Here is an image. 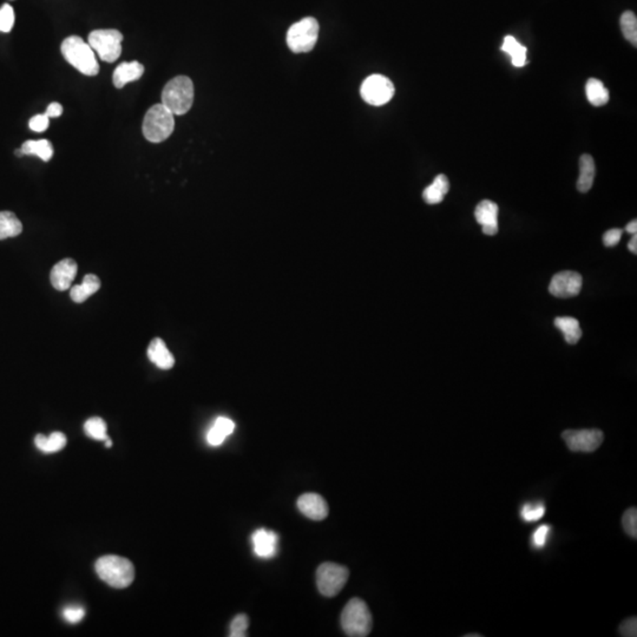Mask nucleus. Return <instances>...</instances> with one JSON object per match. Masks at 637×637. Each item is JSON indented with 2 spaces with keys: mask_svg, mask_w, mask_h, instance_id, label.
<instances>
[{
  "mask_svg": "<svg viewBox=\"0 0 637 637\" xmlns=\"http://www.w3.org/2000/svg\"><path fill=\"white\" fill-rule=\"evenodd\" d=\"M95 569L99 578L112 588H127L135 578L134 564L121 556L107 555L101 557L96 562Z\"/></svg>",
  "mask_w": 637,
  "mask_h": 637,
  "instance_id": "1",
  "label": "nucleus"
},
{
  "mask_svg": "<svg viewBox=\"0 0 637 637\" xmlns=\"http://www.w3.org/2000/svg\"><path fill=\"white\" fill-rule=\"evenodd\" d=\"M194 84L187 76H178L169 81L162 92V104L175 116L185 115L193 107Z\"/></svg>",
  "mask_w": 637,
  "mask_h": 637,
  "instance_id": "2",
  "label": "nucleus"
},
{
  "mask_svg": "<svg viewBox=\"0 0 637 637\" xmlns=\"http://www.w3.org/2000/svg\"><path fill=\"white\" fill-rule=\"evenodd\" d=\"M61 50L66 62L76 67L79 72L85 76H96L98 74L99 65L96 59L95 51L82 38L77 36L66 38L62 43Z\"/></svg>",
  "mask_w": 637,
  "mask_h": 637,
  "instance_id": "3",
  "label": "nucleus"
},
{
  "mask_svg": "<svg viewBox=\"0 0 637 637\" xmlns=\"http://www.w3.org/2000/svg\"><path fill=\"white\" fill-rule=\"evenodd\" d=\"M373 625V618L366 602L360 598H352L345 605L342 613V627L344 633L351 637L368 636Z\"/></svg>",
  "mask_w": 637,
  "mask_h": 637,
  "instance_id": "4",
  "label": "nucleus"
},
{
  "mask_svg": "<svg viewBox=\"0 0 637 637\" xmlns=\"http://www.w3.org/2000/svg\"><path fill=\"white\" fill-rule=\"evenodd\" d=\"M143 135L152 143H160L173 134L175 115L163 104H156L149 109L143 121Z\"/></svg>",
  "mask_w": 637,
  "mask_h": 637,
  "instance_id": "5",
  "label": "nucleus"
},
{
  "mask_svg": "<svg viewBox=\"0 0 637 637\" xmlns=\"http://www.w3.org/2000/svg\"><path fill=\"white\" fill-rule=\"evenodd\" d=\"M319 23L312 17L304 18L291 26L287 32V45L294 54L309 52L314 49L319 37Z\"/></svg>",
  "mask_w": 637,
  "mask_h": 637,
  "instance_id": "6",
  "label": "nucleus"
},
{
  "mask_svg": "<svg viewBox=\"0 0 637 637\" xmlns=\"http://www.w3.org/2000/svg\"><path fill=\"white\" fill-rule=\"evenodd\" d=\"M123 34L118 30H95L89 34V45L99 58L107 63H114L122 54Z\"/></svg>",
  "mask_w": 637,
  "mask_h": 637,
  "instance_id": "7",
  "label": "nucleus"
},
{
  "mask_svg": "<svg viewBox=\"0 0 637 637\" xmlns=\"http://www.w3.org/2000/svg\"><path fill=\"white\" fill-rule=\"evenodd\" d=\"M348 575V569L340 564H321L317 570V589L324 596H337L347 583Z\"/></svg>",
  "mask_w": 637,
  "mask_h": 637,
  "instance_id": "8",
  "label": "nucleus"
},
{
  "mask_svg": "<svg viewBox=\"0 0 637 637\" xmlns=\"http://www.w3.org/2000/svg\"><path fill=\"white\" fill-rule=\"evenodd\" d=\"M395 85L390 79L382 74H372L362 83L360 95L366 103L382 107L388 103L395 96Z\"/></svg>",
  "mask_w": 637,
  "mask_h": 637,
  "instance_id": "9",
  "label": "nucleus"
},
{
  "mask_svg": "<svg viewBox=\"0 0 637 637\" xmlns=\"http://www.w3.org/2000/svg\"><path fill=\"white\" fill-rule=\"evenodd\" d=\"M567 448L572 452L590 453L600 448L605 435L601 430H567L562 433Z\"/></svg>",
  "mask_w": 637,
  "mask_h": 637,
  "instance_id": "10",
  "label": "nucleus"
},
{
  "mask_svg": "<svg viewBox=\"0 0 637 637\" xmlns=\"http://www.w3.org/2000/svg\"><path fill=\"white\" fill-rule=\"evenodd\" d=\"M583 284V278L572 271H561L554 275L549 286V292L559 299H569L578 295Z\"/></svg>",
  "mask_w": 637,
  "mask_h": 637,
  "instance_id": "11",
  "label": "nucleus"
},
{
  "mask_svg": "<svg viewBox=\"0 0 637 637\" xmlns=\"http://www.w3.org/2000/svg\"><path fill=\"white\" fill-rule=\"evenodd\" d=\"M77 263L72 259H64L51 269V284L57 291H67L77 275Z\"/></svg>",
  "mask_w": 637,
  "mask_h": 637,
  "instance_id": "12",
  "label": "nucleus"
},
{
  "mask_svg": "<svg viewBox=\"0 0 637 637\" xmlns=\"http://www.w3.org/2000/svg\"><path fill=\"white\" fill-rule=\"evenodd\" d=\"M297 508L306 517L313 521H322L329 514L325 498L317 494H304L297 499Z\"/></svg>",
  "mask_w": 637,
  "mask_h": 637,
  "instance_id": "13",
  "label": "nucleus"
},
{
  "mask_svg": "<svg viewBox=\"0 0 637 637\" xmlns=\"http://www.w3.org/2000/svg\"><path fill=\"white\" fill-rule=\"evenodd\" d=\"M498 206L494 202L484 200L478 205L474 210V216L477 222L483 228V233L489 236H494L498 233Z\"/></svg>",
  "mask_w": 637,
  "mask_h": 637,
  "instance_id": "14",
  "label": "nucleus"
},
{
  "mask_svg": "<svg viewBox=\"0 0 637 637\" xmlns=\"http://www.w3.org/2000/svg\"><path fill=\"white\" fill-rule=\"evenodd\" d=\"M251 542H253L254 554L258 557L269 558V557L275 556L279 539L274 531L258 529L254 534H251Z\"/></svg>",
  "mask_w": 637,
  "mask_h": 637,
  "instance_id": "15",
  "label": "nucleus"
},
{
  "mask_svg": "<svg viewBox=\"0 0 637 637\" xmlns=\"http://www.w3.org/2000/svg\"><path fill=\"white\" fill-rule=\"evenodd\" d=\"M148 358L160 370H170L175 365V358L173 354L168 350L165 342L160 337H155L150 342L148 347Z\"/></svg>",
  "mask_w": 637,
  "mask_h": 637,
  "instance_id": "16",
  "label": "nucleus"
},
{
  "mask_svg": "<svg viewBox=\"0 0 637 637\" xmlns=\"http://www.w3.org/2000/svg\"><path fill=\"white\" fill-rule=\"evenodd\" d=\"M144 74V66L138 62H124L116 67L112 81L117 89L125 87L127 83L135 82Z\"/></svg>",
  "mask_w": 637,
  "mask_h": 637,
  "instance_id": "17",
  "label": "nucleus"
},
{
  "mask_svg": "<svg viewBox=\"0 0 637 637\" xmlns=\"http://www.w3.org/2000/svg\"><path fill=\"white\" fill-rule=\"evenodd\" d=\"M99 288H101V280H99L98 276L95 275V274H87L83 279L82 284H77V286L71 287V299L74 302L81 304V302H84V301L87 300V297L94 295L97 291H99Z\"/></svg>",
  "mask_w": 637,
  "mask_h": 637,
  "instance_id": "18",
  "label": "nucleus"
},
{
  "mask_svg": "<svg viewBox=\"0 0 637 637\" xmlns=\"http://www.w3.org/2000/svg\"><path fill=\"white\" fill-rule=\"evenodd\" d=\"M234 430L235 423L233 420L229 419V418H224V417H220V418L215 420L213 428H210L209 432H208L207 440L211 446H220L226 440L227 437L231 436Z\"/></svg>",
  "mask_w": 637,
  "mask_h": 637,
  "instance_id": "19",
  "label": "nucleus"
},
{
  "mask_svg": "<svg viewBox=\"0 0 637 637\" xmlns=\"http://www.w3.org/2000/svg\"><path fill=\"white\" fill-rule=\"evenodd\" d=\"M448 190H450V182H448V177L443 174L438 175L435 178V181L432 182V185H428V188L424 190V201L428 205H438L440 202H443Z\"/></svg>",
  "mask_w": 637,
  "mask_h": 637,
  "instance_id": "20",
  "label": "nucleus"
},
{
  "mask_svg": "<svg viewBox=\"0 0 637 637\" xmlns=\"http://www.w3.org/2000/svg\"><path fill=\"white\" fill-rule=\"evenodd\" d=\"M596 174L595 162L590 155H582L580 160V177L577 181V189L581 193H587L592 189Z\"/></svg>",
  "mask_w": 637,
  "mask_h": 637,
  "instance_id": "21",
  "label": "nucleus"
},
{
  "mask_svg": "<svg viewBox=\"0 0 637 637\" xmlns=\"http://www.w3.org/2000/svg\"><path fill=\"white\" fill-rule=\"evenodd\" d=\"M555 326L561 332H563L564 339L567 344L575 345L580 342L582 337V329L580 327V322L575 317H556Z\"/></svg>",
  "mask_w": 637,
  "mask_h": 637,
  "instance_id": "22",
  "label": "nucleus"
},
{
  "mask_svg": "<svg viewBox=\"0 0 637 637\" xmlns=\"http://www.w3.org/2000/svg\"><path fill=\"white\" fill-rule=\"evenodd\" d=\"M34 444L41 452H58L65 448L66 437L62 432H52L49 437L38 435L34 439Z\"/></svg>",
  "mask_w": 637,
  "mask_h": 637,
  "instance_id": "23",
  "label": "nucleus"
},
{
  "mask_svg": "<svg viewBox=\"0 0 637 637\" xmlns=\"http://www.w3.org/2000/svg\"><path fill=\"white\" fill-rule=\"evenodd\" d=\"M585 94L594 107H603L609 102V91L600 79H590L585 85Z\"/></svg>",
  "mask_w": 637,
  "mask_h": 637,
  "instance_id": "24",
  "label": "nucleus"
},
{
  "mask_svg": "<svg viewBox=\"0 0 637 637\" xmlns=\"http://www.w3.org/2000/svg\"><path fill=\"white\" fill-rule=\"evenodd\" d=\"M21 149L24 155H36L44 162H49L54 156V147L48 140H26Z\"/></svg>",
  "mask_w": 637,
  "mask_h": 637,
  "instance_id": "25",
  "label": "nucleus"
},
{
  "mask_svg": "<svg viewBox=\"0 0 637 637\" xmlns=\"http://www.w3.org/2000/svg\"><path fill=\"white\" fill-rule=\"evenodd\" d=\"M23 231L19 218L11 211H0V240L18 236Z\"/></svg>",
  "mask_w": 637,
  "mask_h": 637,
  "instance_id": "26",
  "label": "nucleus"
},
{
  "mask_svg": "<svg viewBox=\"0 0 637 637\" xmlns=\"http://www.w3.org/2000/svg\"><path fill=\"white\" fill-rule=\"evenodd\" d=\"M502 50L509 54L514 66L522 67L525 65L528 50L525 46L521 45L512 36H506L503 43Z\"/></svg>",
  "mask_w": 637,
  "mask_h": 637,
  "instance_id": "27",
  "label": "nucleus"
},
{
  "mask_svg": "<svg viewBox=\"0 0 637 637\" xmlns=\"http://www.w3.org/2000/svg\"><path fill=\"white\" fill-rule=\"evenodd\" d=\"M622 33L627 41H629L634 46L637 45V19L635 13L627 11L623 13L620 19Z\"/></svg>",
  "mask_w": 637,
  "mask_h": 637,
  "instance_id": "28",
  "label": "nucleus"
},
{
  "mask_svg": "<svg viewBox=\"0 0 637 637\" xmlns=\"http://www.w3.org/2000/svg\"><path fill=\"white\" fill-rule=\"evenodd\" d=\"M84 431L87 437L95 440H107V424L102 418L94 417L84 424Z\"/></svg>",
  "mask_w": 637,
  "mask_h": 637,
  "instance_id": "29",
  "label": "nucleus"
},
{
  "mask_svg": "<svg viewBox=\"0 0 637 637\" xmlns=\"http://www.w3.org/2000/svg\"><path fill=\"white\" fill-rule=\"evenodd\" d=\"M545 514V505L543 503H526L521 509V517L524 522H537Z\"/></svg>",
  "mask_w": 637,
  "mask_h": 637,
  "instance_id": "30",
  "label": "nucleus"
},
{
  "mask_svg": "<svg viewBox=\"0 0 637 637\" xmlns=\"http://www.w3.org/2000/svg\"><path fill=\"white\" fill-rule=\"evenodd\" d=\"M622 525L625 532L629 534L630 537L636 539L637 537V510L636 508H630L625 511L623 517H622Z\"/></svg>",
  "mask_w": 637,
  "mask_h": 637,
  "instance_id": "31",
  "label": "nucleus"
},
{
  "mask_svg": "<svg viewBox=\"0 0 637 637\" xmlns=\"http://www.w3.org/2000/svg\"><path fill=\"white\" fill-rule=\"evenodd\" d=\"M14 19L13 8L10 5H3L0 8V32H10L14 25Z\"/></svg>",
  "mask_w": 637,
  "mask_h": 637,
  "instance_id": "32",
  "label": "nucleus"
},
{
  "mask_svg": "<svg viewBox=\"0 0 637 637\" xmlns=\"http://www.w3.org/2000/svg\"><path fill=\"white\" fill-rule=\"evenodd\" d=\"M249 620L246 614H239L231 623V637L247 636Z\"/></svg>",
  "mask_w": 637,
  "mask_h": 637,
  "instance_id": "33",
  "label": "nucleus"
},
{
  "mask_svg": "<svg viewBox=\"0 0 637 637\" xmlns=\"http://www.w3.org/2000/svg\"><path fill=\"white\" fill-rule=\"evenodd\" d=\"M551 532V526L544 524V525H541L534 531V534L531 536V544L532 547H536V549H543V547L547 545V539H549V536H550Z\"/></svg>",
  "mask_w": 637,
  "mask_h": 637,
  "instance_id": "34",
  "label": "nucleus"
},
{
  "mask_svg": "<svg viewBox=\"0 0 637 637\" xmlns=\"http://www.w3.org/2000/svg\"><path fill=\"white\" fill-rule=\"evenodd\" d=\"M84 615H85V610L82 607L69 605V607L63 609V617L69 623H79V622L82 621Z\"/></svg>",
  "mask_w": 637,
  "mask_h": 637,
  "instance_id": "35",
  "label": "nucleus"
},
{
  "mask_svg": "<svg viewBox=\"0 0 637 637\" xmlns=\"http://www.w3.org/2000/svg\"><path fill=\"white\" fill-rule=\"evenodd\" d=\"M50 123V117L46 116L45 114H41V115L33 116L32 118L30 120V129L32 132H46V129L49 127Z\"/></svg>",
  "mask_w": 637,
  "mask_h": 637,
  "instance_id": "36",
  "label": "nucleus"
},
{
  "mask_svg": "<svg viewBox=\"0 0 637 637\" xmlns=\"http://www.w3.org/2000/svg\"><path fill=\"white\" fill-rule=\"evenodd\" d=\"M620 635L625 637L637 636V618L636 617H630L628 620L622 622L620 625Z\"/></svg>",
  "mask_w": 637,
  "mask_h": 637,
  "instance_id": "37",
  "label": "nucleus"
},
{
  "mask_svg": "<svg viewBox=\"0 0 637 637\" xmlns=\"http://www.w3.org/2000/svg\"><path fill=\"white\" fill-rule=\"evenodd\" d=\"M622 234H623L622 229H610V231H605V235H603V243H605V247L616 246L617 243L620 242V240H621Z\"/></svg>",
  "mask_w": 637,
  "mask_h": 637,
  "instance_id": "38",
  "label": "nucleus"
},
{
  "mask_svg": "<svg viewBox=\"0 0 637 637\" xmlns=\"http://www.w3.org/2000/svg\"><path fill=\"white\" fill-rule=\"evenodd\" d=\"M63 114V107L59 103H51L46 109L45 115L49 116L50 118L59 117Z\"/></svg>",
  "mask_w": 637,
  "mask_h": 637,
  "instance_id": "39",
  "label": "nucleus"
},
{
  "mask_svg": "<svg viewBox=\"0 0 637 637\" xmlns=\"http://www.w3.org/2000/svg\"><path fill=\"white\" fill-rule=\"evenodd\" d=\"M628 248L629 251L633 253V254H636L637 253V235H633V239L630 240L629 243H628Z\"/></svg>",
  "mask_w": 637,
  "mask_h": 637,
  "instance_id": "40",
  "label": "nucleus"
},
{
  "mask_svg": "<svg viewBox=\"0 0 637 637\" xmlns=\"http://www.w3.org/2000/svg\"><path fill=\"white\" fill-rule=\"evenodd\" d=\"M625 231H628V233H629V234H631V235L636 234L637 233L636 220H634V221H631V222H630L629 224H628V226L625 227Z\"/></svg>",
  "mask_w": 637,
  "mask_h": 637,
  "instance_id": "41",
  "label": "nucleus"
},
{
  "mask_svg": "<svg viewBox=\"0 0 637 637\" xmlns=\"http://www.w3.org/2000/svg\"><path fill=\"white\" fill-rule=\"evenodd\" d=\"M105 446H107V448H112V440L109 439V438H107V443H105Z\"/></svg>",
  "mask_w": 637,
  "mask_h": 637,
  "instance_id": "42",
  "label": "nucleus"
},
{
  "mask_svg": "<svg viewBox=\"0 0 637 637\" xmlns=\"http://www.w3.org/2000/svg\"><path fill=\"white\" fill-rule=\"evenodd\" d=\"M474 636L481 637V634H477V635H474V634H470V635H466V637H474Z\"/></svg>",
  "mask_w": 637,
  "mask_h": 637,
  "instance_id": "43",
  "label": "nucleus"
}]
</instances>
